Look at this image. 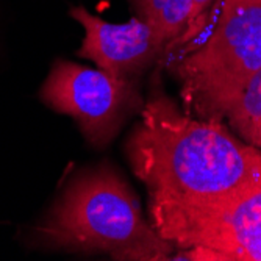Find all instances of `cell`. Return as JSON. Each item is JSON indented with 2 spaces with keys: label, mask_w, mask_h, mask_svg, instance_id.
Listing matches in <instances>:
<instances>
[{
  "label": "cell",
  "mask_w": 261,
  "mask_h": 261,
  "mask_svg": "<svg viewBox=\"0 0 261 261\" xmlns=\"http://www.w3.org/2000/svg\"><path fill=\"white\" fill-rule=\"evenodd\" d=\"M127 155L149 199L208 197L261 181V149L238 139L219 121L181 114L164 96L142 108Z\"/></svg>",
  "instance_id": "obj_1"
},
{
  "label": "cell",
  "mask_w": 261,
  "mask_h": 261,
  "mask_svg": "<svg viewBox=\"0 0 261 261\" xmlns=\"http://www.w3.org/2000/svg\"><path fill=\"white\" fill-rule=\"evenodd\" d=\"M54 249L108 253L113 259H171L175 246L149 224L130 186L108 166L70 183L38 228Z\"/></svg>",
  "instance_id": "obj_2"
},
{
  "label": "cell",
  "mask_w": 261,
  "mask_h": 261,
  "mask_svg": "<svg viewBox=\"0 0 261 261\" xmlns=\"http://www.w3.org/2000/svg\"><path fill=\"white\" fill-rule=\"evenodd\" d=\"M259 69L261 0H221L211 32L175 74L186 110L221 122Z\"/></svg>",
  "instance_id": "obj_3"
},
{
  "label": "cell",
  "mask_w": 261,
  "mask_h": 261,
  "mask_svg": "<svg viewBox=\"0 0 261 261\" xmlns=\"http://www.w3.org/2000/svg\"><path fill=\"white\" fill-rule=\"evenodd\" d=\"M152 225L181 253L171 259L261 261V181L208 197L149 199Z\"/></svg>",
  "instance_id": "obj_4"
},
{
  "label": "cell",
  "mask_w": 261,
  "mask_h": 261,
  "mask_svg": "<svg viewBox=\"0 0 261 261\" xmlns=\"http://www.w3.org/2000/svg\"><path fill=\"white\" fill-rule=\"evenodd\" d=\"M39 97L52 110L74 117L85 138L97 147L108 144L136 107L135 82L63 60L52 66Z\"/></svg>",
  "instance_id": "obj_5"
},
{
  "label": "cell",
  "mask_w": 261,
  "mask_h": 261,
  "mask_svg": "<svg viewBox=\"0 0 261 261\" xmlns=\"http://www.w3.org/2000/svg\"><path fill=\"white\" fill-rule=\"evenodd\" d=\"M69 14L85 30L77 55L116 79L135 82L168 45L136 16L127 23H111L83 7H72Z\"/></svg>",
  "instance_id": "obj_6"
},
{
  "label": "cell",
  "mask_w": 261,
  "mask_h": 261,
  "mask_svg": "<svg viewBox=\"0 0 261 261\" xmlns=\"http://www.w3.org/2000/svg\"><path fill=\"white\" fill-rule=\"evenodd\" d=\"M136 17L144 20L166 44L181 35L191 22L193 0H128Z\"/></svg>",
  "instance_id": "obj_7"
},
{
  "label": "cell",
  "mask_w": 261,
  "mask_h": 261,
  "mask_svg": "<svg viewBox=\"0 0 261 261\" xmlns=\"http://www.w3.org/2000/svg\"><path fill=\"white\" fill-rule=\"evenodd\" d=\"M225 117L244 142L261 149V69L250 77Z\"/></svg>",
  "instance_id": "obj_8"
},
{
  "label": "cell",
  "mask_w": 261,
  "mask_h": 261,
  "mask_svg": "<svg viewBox=\"0 0 261 261\" xmlns=\"http://www.w3.org/2000/svg\"><path fill=\"white\" fill-rule=\"evenodd\" d=\"M213 2L215 0H193V11H191V22H189V25L194 23Z\"/></svg>",
  "instance_id": "obj_9"
}]
</instances>
